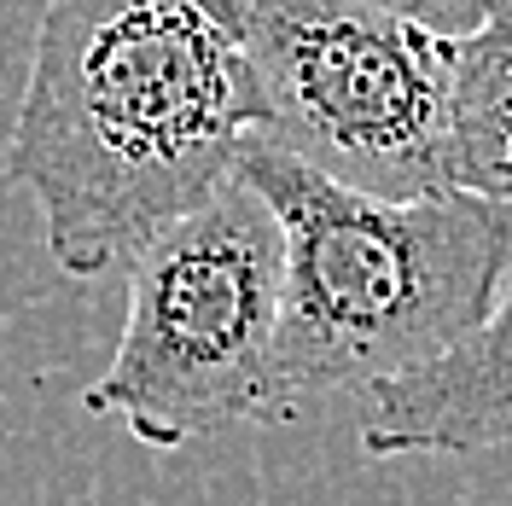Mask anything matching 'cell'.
Wrapping results in <instances>:
<instances>
[{
	"instance_id": "cell-3",
	"label": "cell",
	"mask_w": 512,
	"mask_h": 506,
	"mask_svg": "<svg viewBox=\"0 0 512 506\" xmlns=\"http://www.w3.org/2000/svg\"><path fill=\"white\" fill-rule=\"evenodd\" d=\"M280 222L227 175L204 204L128 256V320L88 413H111L146 448H187L239 419H268L280 332Z\"/></svg>"
},
{
	"instance_id": "cell-7",
	"label": "cell",
	"mask_w": 512,
	"mask_h": 506,
	"mask_svg": "<svg viewBox=\"0 0 512 506\" xmlns=\"http://www.w3.org/2000/svg\"><path fill=\"white\" fill-rule=\"evenodd\" d=\"M379 6L408 12L414 24H425V30H437V35H466V30H478L489 12L512 6V0H379Z\"/></svg>"
},
{
	"instance_id": "cell-5",
	"label": "cell",
	"mask_w": 512,
	"mask_h": 506,
	"mask_svg": "<svg viewBox=\"0 0 512 506\" xmlns=\"http://www.w3.org/2000/svg\"><path fill=\"white\" fill-rule=\"evenodd\" d=\"M512 443V268L478 332L361 402L367 454H478Z\"/></svg>"
},
{
	"instance_id": "cell-6",
	"label": "cell",
	"mask_w": 512,
	"mask_h": 506,
	"mask_svg": "<svg viewBox=\"0 0 512 506\" xmlns=\"http://www.w3.org/2000/svg\"><path fill=\"white\" fill-rule=\"evenodd\" d=\"M448 169L454 187L512 198V6L448 35Z\"/></svg>"
},
{
	"instance_id": "cell-2",
	"label": "cell",
	"mask_w": 512,
	"mask_h": 506,
	"mask_svg": "<svg viewBox=\"0 0 512 506\" xmlns=\"http://www.w3.org/2000/svg\"><path fill=\"white\" fill-rule=\"evenodd\" d=\"M251 181L286 245L268 419L326 396H367L478 332L512 268V198L443 187L379 198L245 140Z\"/></svg>"
},
{
	"instance_id": "cell-4",
	"label": "cell",
	"mask_w": 512,
	"mask_h": 506,
	"mask_svg": "<svg viewBox=\"0 0 512 506\" xmlns=\"http://www.w3.org/2000/svg\"><path fill=\"white\" fill-rule=\"evenodd\" d=\"M251 76V140L379 198L454 187L448 35L379 0H204Z\"/></svg>"
},
{
	"instance_id": "cell-1",
	"label": "cell",
	"mask_w": 512,
	"mask_h": 506,
	"mask_svg": "<svg viewBox=\"0 0 512 506\" xmlns=\"http://www.w3.org/2000/svg\"><path fill=\"white\" fill-rule=\"evenodd\" d=\"M251 128L245 59L204 0H47L6 181L53 262L94 280L239 175Z\"/></svg>"
}]
</instances>
